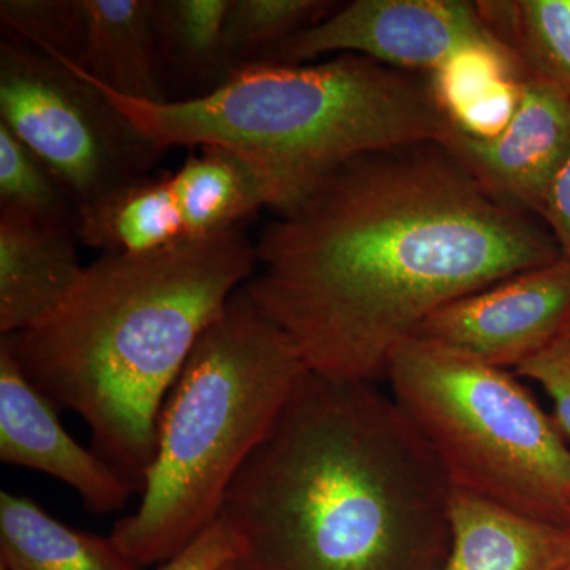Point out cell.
<instances>
[{
  "mask_svg": "<svg viewBox=\"0 0 570 570\" xmlns=\"http://www.w3.org/2000/svg\"><path fill=\"white\" fill-rule=\"evenodd\" d=\"M245 285L307 370L376 384L442 306L561 257L441 142L362 154L275 209Z\"/></svg>",
  "mask_w": 570,
  "mask_h": 570,
  "instance_id": "6da1fadb",
  "label": "cell"
},
{
  "mask_svg": "<svg viewBox=\"0 0 570 570\" xmlns=\"http://www.w3.org/2000/svg\"><path fill=\"white\" fill-rule=\"evenodd\" d=\"M450 494L395 397L307 371L219 519L239 540V570H438Z\"/></svg>",
  "mask_w": 570,
  "mask_h": 570,
  "instance_id": "7a4b0ae2",
  "label": "cell"
},
{
  "mask_svg": "<svg viewBox=\"0 0 570 570\" xmlns=\"http://www.w3.org/2000/svg\"><path fill=\"white\" fill-rule=\"evenodd\" d=\"M257 268L245 225L148 253L104 254L39 324L2 336L56 406L141 493L165 400L208 326Z\"/></svg>",
  "mask_w": 570,
  "mask_h": 570,
  "instance_id": "3957f363",
  "label": "cell"
},
{
  "mask_svg": "<svg viewBox=\"0 0 570 570\" xmlns=\"http://www.w3.org/2000/svg\"><path fill=\"white\" fill-rule=\"evenodd\" d=\"M99 86L164 151L223 146L306 189L362 154L441 142L452 129L430 75L356 55L302 66L250 63L213 92L179 102H140Z\"/></svg>",
  "mask_w": 570,
  "mask_h": 570,
  "instance_id": "277c9868",
  "label": "cell"
},
{
  "mask_svg": "<svg viewBox=\"0 0 570 570\" xmlns=\"http://www.w3.org/2000/svg\"><path fill=\"white\" fill-rule=\"evenodd\" d=\"M307 371L243 285L165 400L140 504L116 521V546L140 568L160 566L219 520L232 482Z\"/></svg>",
  "mask_w": 570,
  "mask_h": 570,
  "instance_id": "5b68a950",
  "label": "cell"
},
{
  "mask_svg": "<svg viewBox=\"0 0 570 570\" xmlns=\"http://www.w3.org/2000/svg\"><path fill=\"white\" fill-rule=\"evenodd\" d=\"M385 379L453 490L570 527V450L508 370L411 337Z\"/></svg>",
  "mask_w": 570,
  "mask_h": 570,
  "instance_id": "8992f818",
  "label": "cell"
},
{
  "mask_svg": "<svg viewBox=\"0 0 570 570\" xmlns=\"http://www.w3.org/2000/svg\"><path fill=\"white\" fill-rule=\"evenodd\" d=\"M0 122L58 176L78 212L149 176L167 153L99 86L9 39L0 41Z\"/></svg>",
  "mask_w": 570,
  "mask_h": 570,
  "instance_id": "52a82bcc",
  "label": "cell"
},
{
  "mask_svg": "<svg viewBox=\"0 0 570 570\" xmlns=\"http://www.w3.org/2000/svg\"><path fill=\"white\" fill-rule=\"evenodd\" d=\"M298 194L249 157L204 146L174 174L145 176L80 209L78 238L104 254L148 253L245 225Z\"/></svg>",
  "mask_w": 570,
  "mask_h": 570,
  "instance_id": "ba28073f",
  "label": "cell"
},
{
  "mask_svg": "<svg viewBox=\"0 0 570 570\" xmlns=\"http://www.w3.org/2000/svg\"><path fill=\"white\" fill-rule=\"evenodd\" d=\"M471 50H509L483 21L478 2L354 0L254 63L302 66L322 56L356 55L430 75Z\"/></svg>",
  "mask_w": 570,
  "mask_h": 570,
  "instance_id": "9c48e42d",
  "label": "cell"
},
{
  "mask_svg": "<svg viewBox=\"0 0 570 570\" xmlns=\"http://www.w3.org/2000/svg\"><path fill=\"white\" fill-rule=\"evenodd\" d=\"M568 333L570 258L561 255L442 306L414 337L490 366L519 370Z\"/></svg>",
  "mask_w": 570,
  "mask_h": 570,
  "instance_id": "30bf717a",
  "label": "cell"
},
{
  "mask_svg": "<svg viewBox=\"0 0 570 570\" xmlns=\"http://www.w3.org/2000/svg\"><path fill=\"white\" fill-rule=\"evenodd\" d=\"M441 145L490 197L535 216L551 179L570 156V97L527 71L519 105L501 132L480 138L452 126Z\"/></svg>",
  "mask_w": 570,
  "mask_h": 570,
  "instance_id": "8fae6325",
  "label": "cell"
},
{
  "mask_svg": "<svg viewBox=\"0 0 570 570\" xmlns=\"http://www.w3.org/2000/svg\"><path fill=\"white\" fill-rule=\"evenodd\" d=\"M0 460L33 469L77 491L97 515L118 512L134 493L96 450L78 444L59 420L58 406L29 381L9 347L0 343Z\"/></svg>",
  "mask_w": 570,
  "mask_h": 570,
  "instance_id": "7c38bea8",
  "label": "cell"
},
{
  "mask_svg": "<svg viewBox=\"0 0 570 570\" xmlns=\"http://www.w3.org/2000/svg\"><path fill=\"white\" fill-rule=\"evenodd\" d=\"M77 224L0 209V333L17 335L66 302L85 266Z\"/></svg>",
  "mask_w": 570,
  "mask_h": 570,
  "instance_id": "4fadbf2b",
  "label": "cell"
},
{
  "mask_svg": "<svg viewBox=\"0 0 570 570\" xmlns=\"http://www.w3.org/2000/svg\"><path fill=\"white\" fill-rule=\"evenodd\" d=\"M449 553L438 570H564L570 527L453 490Z\"/></svg>",
  "mask_w": 570,
  "mask_h": 570,
  "instance_id": "5bb4252c",
  "label": "cell"
},
{
  "mask_svg": "<svg viewBox=\"0 0 570 570\" xmlns=\"http://www.w3.org/2000/svg\"><path fill=\"white\" fill-rule=\"evenodd\" d=\"M82 9L85 50L81 66L73 67L127 99L168 102L157 41L156 0H82Z\"/></svg>",
  "mask_w": 570,
  "mask_h": 570,
  "instance_id": "9a60e30c",
  "label": "cell"
},
{
  "mask_svg": "<svg viewBox=\"0 0 570 570\" xmlns=\"http://www.w3.org/2000/svg\"><path fill=\"white\" fill-rule=\"evenodd\" d=\"M0 570H142L111 535L56 520L32 499L0 493Z\"/></svg>",
  "mask_w": 570,
  "mask_h": 570,
  "instance_id": "2e32d148",
  "label": "cell"
},
{
  "mask_svg": "<svg viewBox=\"0 0 570 570\" xmlns=\"http://www.w3.org/2000/svg\"><path fill=\"white\" fill-rule=\"evenodd\" d=\"M232 0H156L168 102L200 99L232 75L224 31Z\"/></svg>",
  "mask_w": 570,
  "mask_h": 570,
  "instance_id": "e0dca14e",
  "label": "cell"
},
{
  "mask_svg": "<svg viewBox=\"0 0 570 570\" xmlns=\"http://www.w3.org/2000/svg\"><path fill=\"white\" fill-rule=\"evenodd\" d=\"M527 71L512 51L471 50L439 67L430 80L455 129L489 138L501 132L515 112Z\"/></svg>",
  "mask_w": 570,
  "mask_h": 570,
  "instance_id": "ac0fdd59",
  "label": "cell"
},
{
  "mask_svg": "<svg viewBox=\"0 0 570 570\" xmlns=\"http://www.w3.org/2000/svg\"><path fill=\"white\" fill-rule=\"evenodd\" d=\"M478 9L524 69L570 97V0H479Z\"/></svg>",
  "mask_w": 570,
  "mask_h": 570,
  "instance_id": "d6986e66",
  "label": "cell"
},
{
  "mask_svg": "<svg viewBox=\"0 0 570 570\" xmlns=\"http://www.w3.org/2000/svg\"><path fill=\"white\" fill-rule=\"evenodd\" d=\"M335 0H232L225 21V58L232 73L340 9Z\"/></svg>",
  "mask_w": 570,
  "mask_h": 570,
  "instance_id": "ffe728a7",
  "label": "cell"
},
{
  "mask_svg": "<svg viewBox=\"0 0 570 570\" xmlns=\"http://www.w3.org/2000/svg\"><path fill=\"white\" fill-rule=\"evenodd\" d=\"M0 24L3 39L20 41L56 61L81 66L82 0H2Z\"/></svg>",
  "mask_w": 570,
  "mask_h": 570,
  "instance_id": "44dd1931",
  "label": "cell"
},
{
  "mask_svg": "<svg viewBox=\"0 0 570 570\" xmlns=\"http://www.w3.org/2000/svg\"><path fill=\"white\" fill-rule=\"evenodd\" d=\"M0 209L70 220L78 208L63 184L39 157L0 122Z\"/></svg>",
  "mask_w": 570,
  "mask_h": 570,
  "instance_id": "7402d4cb",
  "label": "cell"
},
{
  "mask_svg": "<svg viewBox=\"0 0 570 570\" xmlns=\"http://www.w3.org/2000/svg\"><path fill=\"white\" fill-rule=\"evenodd\" d=\"M542 385L554 403V423L570 441V333L517 370Z\"/></svg>",
  "mask_w": 570,
  "mask_h": 570,
  "instance_id": "603a6c76",
  "label": "cell"
},
{
  "mask_svg": "<svg viewBox=\"0 0 570 570\" xmlns=\"http://www.w3.org/2000/svg\"><path fill=\"white\" fill-rule=\"evenodd\" d=\"M242 554L239 540L223 519L214 521L186 549L179 551L156 570H223L238 562Z\"/></svg>",
  "mask_w": 570,
  "mask_h": 570,
  "instance_id": "cb8c5ba5",
  "label": "cell"
},
{
  "mask_svg": "<svg viewBox=\"0 0 570 570\" xmlns=\"http://www.w3.org/2000/svg\"><path fill=\"white\" fill-rule=\"evenodd\" d=\"M535 216L549 228L561 254L570 258V156L551 179Z\"/></svg>",
  "mask_w": 570,
  "mask_h": 570,
  "instance_id": "d4e9b609",
  "label": "cell"
},
{
  "mask_svg": "<svg viewBox=\"0 0 570 570\" xmlns=\"http://www.w3.org/2000/svg\"><path fill=\"white\" fill-rule=\"evenodd\" d=\"M223 570H239V569L236 568V562H235V564L227 566V568H225Z\"/></svg>",
  "mask_w": 570,
  "mask_h": 570,
  "instance_id": "484cf974",
  "label": "cell"
},
{
  "mask_svg": "<svg viewBox=\"0 0 570 570\" xmlns=\"http://www.w3.org/2000/svg\"><path fill=\"white\" fill-rule=\"evenodd\" d=\"M564 570H570V562H569V566H568V568H566Z\"/></svg>",
  "mask_w": 570,
  "mask_h": 570,
  "instance_id": "4316f807",
  "label": "cell"
}]
</instances>
